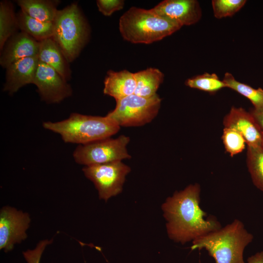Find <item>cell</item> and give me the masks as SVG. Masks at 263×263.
<instances>
[{
	"mask_svg": "<svg viewBox=\"0 0 263 263\" xmlns=\"http://www.w3.org/2000/svg\"><path fill=\"white\" fill-rule=\"evenodd\" d=\"M19 28L17 15L12 3L8 0L0 2V50Z\"/></svg>",
	"mask_w": 263,
	"mask_h": 263,
	"instance_id": "20",
	"label": "cell"
},
{
	"mask_svg": "<svg viewBox=\"0 0 263 263\" xmlns=\"http://www.w3.org/2000/svg\"><path fill=\"white\" fill-rule=\"evenodd\" d=\"M253 238L243 223L235 219L224 227L193 240L191 249H206L215 263H245L244 251Z\"/></svg>",
	"mask_w": 263,
	"mask_h": 263,
	"instance_id": "2",
	"label": "cell"
},
{
	"mask_svg": "<svg viewBox=\"0 0 263 263\" xmlns=\"http://www.w3.org/2000/svg\"><path fill=\"white\" fill-rule=\"evenodd\" d=\"M39 48V41L24 32H17L7 40L1 51L0 64L6 68L22 58L38 56Z\"/></svg>",
	"mask_w": 263,
	"mask_h": 263,
	"instance_id": "13",
	"label": "cell"
},
{
	"mask_svg": "<svg viewBox=\"0 0 263 263\" xmlns=\"http://www.w3.org/2000/svg\"><path fill=\"white\" fill-rule=\"evenodd\" d=\"M129 136L121 135L116 138H104L79 145L73 153L76 163L85 166L106 164L130 159L127 146Z\"/></svg>",
	"mask_w": 263,
	"mask_h": 263,
	"instance_id": "7",
	"label": "cell"
},
{
	"mask_svg": "<svg viewBox=\"0 0 263 263\" xmlns=\"http://www.w3.org/2000/svg\"><path fill=\"white\" fill-rule=\"evenodd\" d=\"M38 57L39 61L55 69L66 81L70 80L72 72L69 62L52 38L39 42Z\"/></svg>",
	"mask_w": 263,
	"mask_h": 263,
	"instance_id": "16",
	"label": "cell"
},
{
	"mask_svg": "<svg viewBox=\"0 0 263 263\" xmlns=\"http://www.w3.org/2000/svg\"><path fill=\"white\" fill-rule=\"evenodd\" d=\"M19 28L37 41L52 38L54 31L53 22L40 21L20 10L17 14Z\"/></svg>",
	"mask_w": 263,
	"mask_h": 263,
	"instance_id": "19",
	"label": "cell"
},
{
	"mask_svg": "<svg viewBox=\"0 0 263 263\" xmlns=\"http://www.w3.org/2000/svg\"><path fill=\"white\" fill-rule=\"evenodd\" d=\"M33 84L41 99L47 103H57L72 94L70 85L53 68L39 61Z\"/></svg>",
	"mask_w": 263,
	"mask_h": 263,
	"instance_id": "9",
	"label": "cell"
},
{
	"mask_svg": "<svg viewBox=\"0 0 263 263\" xmlns=\"http://www.w3.org/2000/svg\"><path fill=\"white\" fill-rule=\"evenodd\" d=\"M21 10L28 16L42 22H53L58 10L59 0H18Z\"/></svg>",
	"mask_w": 263,
	"mask_h": 263,
	"instance_id": "17",
	"label": "cell"
},
{
	"mask_svg": "<svg viewBox=\"0 0 263 263\" xmlns=\"http://www.w3.org/2000/svg\"><path fill=\"white\" fill-rule=\"evenodd\" d=\"M246 2L245 0H213L212 6L214 16L217 19L231 17L239 11Z\"/></svg>",
	"mask_w": 263,
	"mask_h": 263,
	"instance_id": "25",
	"label": "cell"
},
{
	"mask_svg": "<svg viewBox=\"0 0 263 263\" xmlns=\"http://www.w3.org/2000/svg\"><path fill=\"white\" fill-rule=\"evenodd\" d=\"M131 170L122 161L85 166L82 169L85 176L94 184L99 199L105 201L121 192L126 176Z\"/></svg>",
	"mask_w": 263,
	"mask_h": 263,
	"instance_id": "8",
	"label": "cell"
},
{
	"mask_svg": "<svg viewBox=\"0 0 263 263\" xmlns=\"http://www.w3.org/2000/svg\"><path fill=\"white\" fill-rule=\"evenodd\" d=\"M226 88H230L247 98L253 105V109L263 110V89L254 88L248 85L237 81L232 74L225 73L223 79Z\"/></svg>",
	"mask_w": 263,
	"mask_h": 263,
	"instance_id": "21",
	"label": "cell"
},
{
	"mask_svg": "<svg viewBox=\"0 0 263 263\" xmlns=\"http://www.w3.org/2000/svg\"><path fill=\"white\" fill-rule=\"evenodd\" d=\"M161 103L157 94L145 98L134 94L116 101L115 108L106 116L120 127H140L157 116Z\"/></svg>",
	"mask_w": 263,
	"mask_h": 263,
	"instance_id": "6",
	"label": "cell"
},
{
	"mask_svg": "<svg viewBox=\"0 0 263 263\" xmlns=\"http://www.w3.org/2000/svg\"><path fill=\"white\" fill-rule=\"evenodd\" d=\"M182 27L152 9L136 7H131L119 21V30L122 38L132 43H152L171 35Z\"/></svg>",
	"mask_w": 263,
	"mask_h": 263,
	"instance_id": "3",
	"label": "cell"
},
{
	"mask_svg": "<svg viewBox=\"0 0 263 263\" xmlns=\"http://www.w3.org/2000/svg\"><path fill=\"white\" fill-rule=\"evenodd\" d=\"M53 40L67 61H74L88 42L90 30L88 23L76 2L58 10L53 22Z\"/></svg>",
	"mask_w": 263,
	"mask_h": 263,
	"instance_id": "5",
	"label": "cell"
},
{
	"mask_svg": "<svg viewBox=\"0 0 263 263\" xmlns=\"http://www.w3.org/2000/svg\"><path fill=\"white\" fill-rule=\"evenodd\" d=\"M222 139L226 151L231 157L242 152L246 144L243 136L231 128H224Z\"/></svg>",
	"mask_w": 263,
	"mask_h": 263,
	"instance_id": "24",
	"label": "cell"
},
{
	"mask_svg": "<svg viewBox=\"0 0 263 263\" xmlns=\"http://www.w3.org/2000/svg\"><path fill=\"white\" fill-rule=\"evenodd\" d=\"M43 127L59 134L65 143L84 145L117 133L120 127L106 116L72 113L63 120L45 122Z\"/></svg>",
	"mask_w": 263,
	"mask_h": 263,
	"instance_id": "4",
	"label": "cell"
},
{
	"mask_svg": "<svg viewBox=\"0 0 263 263\" xmlns=\"http://www.w3.org/2000/svg\"><path fill=\"white\" fill-rule=\"evenodd\" d=\"M225 128L233 129L244 138L247 146H263V134L255 118L241 107H232L223 119Z\"/></svg>",
	"mask_w": 263,
	"mask_h": 263,
	"instance_id": "11",
	"label": "cell"
},
{
	"mask_svg": "<svg viewBox=\"0 0 263 263\" xmlns=\"http://www.w3.org/2000/svg\"><path fill=\"white\" fill-rule=\"evenodd\" d=\"M247 263H263V251L249 257L247 259Z\"/></svg>",
	"mask_w": 263,
	"mask_h": 263,
	"instance_id": "29",
	"label": "cell"
},
{
	"mask_svg": "<svg viewBox=\"0 0 263 263\" xmlns=\"http://www.w3.org/2000/svg\"><path fill=\"white\" fill-rule=\"evenodd\" d=\"M136 80L134 94L150 98L157 94L156 92L163 82L164 75L158 69L149 68L134 73Z\"/></svg>",
	"mask_w": 263,
	"mask_h": 263,
	"instance_id": "18",
	"label": "cell"
},
{
	"mask_svg": "<svg viewBox=\"0 0 263 263\" xmlns=\"http://www.w3.org/2000/svg\"><path fill=\"white\" fill-rule=\"evenodd\" d=\"M39 60L38 56L19 59L6 68L3 90L13 94L23 86L33 84Z\"/></svg>",
	"mask_w": 263,
	"mask_h": 263,
	"instance_id": "14",
	"label": "cell"
},
{
	"mask_svg": "<svg viewBox=\"0 0 263 263\" xmlns=\"http://www.w3.org/2000/svg\"><path fill=\"white\" fill-rule=\"evenodd\" d=\"M30 221L28 213L12 207H3L0 211V249L8 252L15 244L25 240Z\"/></svg>",
	"mask_w": 263,
	"mask_h": 263,
	"instance_id": "10",
	"label": "cell"
},
{
	"mask_svg": "<svg viewBox=\"0 0 263 263\" xmlns=\"http://www.w3.org/2000/svg\"><path fill=\"white\" fill-rule=\"evenodd\" d=\"M249 112L259 125L263 134V110L257 111L252 109Z\"/></svg>",
	"mask_w": 263,
	"mask_h": 263,
	"instance_id": "28",
	"label": "cell"
},
{
	"mask_svg": "<svg viewBox=\"0 0 263 263\" xmlns=\"http://www.w3.org/2000/svg\"><path fill=\"white\" fill-rule=\"evenodd\" d=\"M96 4L99 12L105 16H109L115 11L121 10L124 5L122 0H97Z\"/></svg>",
	"mask_w": 263,
	"mask_h": 263,
	"instance_id": "26",
	"label": "cell"
},
{
	"mask_svg": "<svg viewBox=\"0 0 263 263\" xmlns=\"http://www.w3.org/2000/svg\"><path fill=\"white\" fill-rule=\"evenodd\" d=\"M201 188L195 183L176 191L162 205L169 237L184 244L222 227L214 216L200 207Z\"/></svg>",
	"mask_w": 263,
	"mask_h": 263,
	"instance_id": "1",
	"label": "cell"
},
{
	"mask_svg": "<svg viewBox=\"0 0 263 263\" xmlns=\"http://www.w3.org/2000/svg\"><path fill=\"white\" fill-rule=\"evenodd\" d=\"M152 9L158 15L171 19L182 26L194 24L202 17L201 8L196 0H165Z\"/></svg>",
	"mask_w": 263,
	"mask_h": 263,
	"instance_id": "12",
	"label": "cell"
},
{
	"mask_svg": "<svg viewBox=\"0 0 263 263\" xmlns=\"http://www.w3.org/2000/svg\"><path fill=\"white\" fill-rule=\"evenodd\" d=\"M53 240H45L40 241L34 249H28L23 253L27 263H39L41 255L46 246L51 244Z\"/></svg>",
	"mask_w": 263,
	"mask_h": 263,
	"instance_id": "27",
	"label": "cell"
},
{
	"mask_svg": "<svg viewBox=\"0 0 263 263\" xmlns=\"http://www.w3.org/2000/svg\"><path fill=\"white\" fill-rule=\"evenodd\" d=\"M185 84L190 88L210 94H214L224 88H226L224 82L220 79L215 74L208 73L188 79Z\"/></svg>",
	"mask_w": 263,
	"mask_h": 263,
	"instance_id": "23",
	"label": "cell"
},
{
	"mask_svg": "<svg viewBox=\"0 0 263 263\" xmlns=\"http://www.w3.org/2000/svg\"><path fill=\"white\" fill-rule=\"evenodd\" d=\"M246 164L253 184L263 192V146H247Z\"/></svg>",
	"mask_w": 263,
	"mask_h": 263,
	"instance_id": "22",
	"label": "cell"
},
{
	"mask_svg": "<svg viewBox=\"0 0 263 263\" xmlns=\"http://www.w3.org/2000/svg\"><path fill=\"white\" fill-rule=\"evenodd\" d=\"M104 85V94L117 101L134 94L136 80L134 73L128 70H110L107 73Z\"/></svg>",
	"mask_w": 263,
	"mask_h": 263,
	"instance_id": "15",
	"label": "cell"
}]
</instances>
